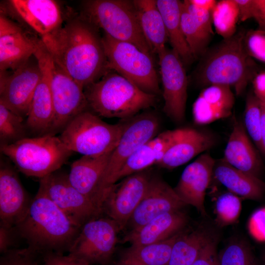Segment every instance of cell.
Instances as JSON below:
<instances>
[{"label": "cell", "mask_w": 265, "mask_h": 265, "mask_svg": "<svg viewBox=\"0 0 265 265\" xmlns=\"http://www.w3.org/2000/svg\"><path fill=\"white\" fill-rule=\"evenodd\" d=\"M98 30L78 16L41 39L56 64L84 88L109 71Z\"/></svg>", "instance_id": "obj_1"}, {"label": "cell", "mask_w": 265, "mask_h": 265, "mask_svg": "<svg viewBox=\"0 0 265 265\" xmlns=\"http://www.w3.org/2000/svg\"><path fill=\"white\" fill-rule=\"evenodd\" d=\"M80 228L39 187L25 215L14 229L28 247L46 254L68 251Z\"/></svg>", "instance_id": "obj_2"}, {"label": "cell", "mask_w": 265, "mask_h": 265, "mask_svg": "<svg viewBox=\"0 0 265 265\" xmlns=\"http://www.w3.org/2000/svg\"><path fill=\"white\" fill-rule=\"evenodd\" d=\"M84 92L91 111L107 118H131L157 101V96L143 91L111 70L86 86Z\"/></svg>", "instance_id": "obj_3"}, {"label": "cell", "mask_w": 265, "mask_h": 265, "mask_svg": "<svg viewBox=\"0 0 265 265\" xmlns=\"http://www.w3.org/2000/svg\"><path fill=\"white\" fill-rule=\"evenodd\" d=\"M244 36L239 32L224 39L206 55L197 73L202 84L233 87L237 95L244 92L252 72L250 57L244 46Z\"/></svg>", "instance_id": "obj_4"}, {"label": "cell", "mask_w": 265, "mask_h": 265, "mask_svg": "<svg viewBox=\"0 0 265 265\" xmlns=\"http://www.w3.org/2000/svg\"><path fill=\"white\" fill-rule=\"evenodd\" d=\"M79 16L113 38L132 43L152 56L132 0H85Z\"/></svg>", "instance_id": "obj_5"}, {"label": "cell", "mask_w": 265, "mask_h": 265, "mask_svg": "<svg viewBox=\"0 0 265 265\" xmlns=\"http://www.w3.org/2000/svg\"><path fill=\"white\" fill-rule=\"evenodd\" d=\"M0 151L24 175L40 179L59 170L73 153L59 136L51 134L0 146Z\"/></svg>", "instance_id": "obj_6"}, {"label": "cell", "mask_w": 265, "mask_h": 265, "mask_svg": "<svg viewBox=\"0 0 265 265\" xmlns=\"http://www.w3.org/2000/svg\"><path fill=\"white\" fill-rule=\"evenodd\" d=\"M129 119L115 124H109L87 110L72 120L58 136L73 153L100 156L114 150Z\"/></svg>", "instance_id": "obj_7"}, {"label": "cell", "mask_w": 265, "mask_h": 265, "mask_svg": "<svg viewBox=\"0 0 265 265\" xmlns=\"http://www.w3.org/2000/svg\"><path fill=\"white\" fill-rule=\"evenodd\" d=\"M102 40L109 71L117 72L147 93L156 96L160 93L152 55L105 33Z\"/></svg>", "instance_id": "obj_8"}, {"label": "cell", "mask_w": 265, "mask_h": 265, "mask_svg": "<svg viewBox=\"0 0 265 265\" xmlns=\"http://www.w3.org/2000/svg\"><path fill=\"white\" fill-rule=\"evenodd\" d=\"M50 78L54 118L49 134L62 132L80 113L89 110L84 88L65 73L51 57L44 46Z\"/></svg>", "instance_id": "obj_9"}, {"label": "cell", "mask_w": 265, "mask_h": 265, "mask_svg": "<svg viewBox=\"0 0 265 265\" xmlns=\"http://www.w3.org/2000/svg\"><path fill=\"white\" fill-rule=\"evenodd\" d=\"M159 121L156 114L143 113L129 119L115 148L111 154L100 187L101 202L110 187L116 183L117 176L129 157L156 135Z\"/></svg>", "instance_id": "obj_10"}, {"label": "cell", "mask_w": 265, "mask_h": 265, "mask_svg": "<svg viewBox=\"0 0 265 265\" xmlns=\"http://www.w3.org/2000/svg\"><path fill=\"white\" fill-rule=\"evenodd\" d=\"M120 231L118 224L108 217L90 219L81 227L69 254L91 265H106L115 251Z\"/></svg>", "instance_id": "obj_11"}, {"label": "cell", "mask_w": 265, "mask_h": 265, "mask_svg": "<svg viewBox=\"0 0 265 265\" xmlns=\"http://www.w3.org/2000/svg\"><path fill=\"white\" fill-rule=\"evenodd\" d=\"M39 187L79 227L103 213L94 202L71 185L68 174L59 170L40 179Z\"/></svg>", "instance_id": "obj_12"}, {"label": "cell", "mask_w": 265, "mask_h": 265, "mask_svg": "<svg viewBox=\"0 0 265 265\" xmlns=\"http://www.w3.org/2000/svg\"><path fill=\"white\" fill-rule=\"evenodd\" d=\"M0 73V104L24 118L26 117L41 78L37 59L34 55L15 70Z\"/></svg>", "instance_id": "obj_13"}, {"label": "cell", "mask_w": 265, "mask_h": 265, "mask_svg": "<svg viewBox=\"0 0 265 265\" xmlns=\"http://www.w3.org/2000/svg\"><path fill=\"white\" fill-rule=\"evenodd\" d=\"M164 100L163 111L176 123L185 117L188 80L185 65L172 49L165 48L158 54Z\"/></svg>", "instance_id": "obj_14"}, {"label": "cell", "mask_w": 265, "mask_h": 265, "mask_svg": "<svg viewBox=\"0 0 265 265\" xmlns=\"http://www.w3.org/2000/svg\"><path fill=\"white\" fill-rule=\"evenodd\" d=\"M151 176L141 171L115 183L106 194L102 211L113 220L120 230L127 226L131 217L143 198Z\"/></svg>", "instance_id": "obj_15"}, {"label": "cell", "mask_w": 265, "mask_h": 265, "mask_svg": "<svg viewBox=\"0 0 265 265\" xmlns=\"http://www.w3.org/2000/svg\"><path fill=\"white\" fill-rule=\"evenodd\" d=\"M4 10L20 25L43 39L58 30L63 24L62 12L54 0H9Z\"/></svg>", "instance_id": "obj_16"}, {"label": "cell", "mask_w": 265, "mask_h": 265, "mask_svg": "<svg viewBox=\"0 0 265 265\" xmlns=\"http://www.w3.org/2000/svg\"><path fill=\"white\" fill-rule=\"evenodd\" d=\"M41 39L3 13L0 15V72L13 71L29 60Z\"/></svg>", "instance_id": "obj_17"}, {"label": "cell", "mask_w": 265, "mask_h": 265, "mask_svg": "<svg viewBox=\"0 0 265 265\" xmlns=\"http://www.w3.org/2000/svg\"><path fill=\"white\" fill-rule=\"evenodd\" d=\"M186 205L166 182L159 176L151 177L146 193L127 226L130 231L138 229L160 215L181 211Z\"/></svg>", "instance_id": "obj_18"}, {"label": "cell", "mask_w": 265, "mask_h": 265, "mask_svg": "<svg viewBox=\"0 0 265 265\" xmlns=\"http://www.w3.org/2000/svg\"><path fill=\"white\" fill-rule=\"evenodd\" d=\"M215 160L208 153L202 154L183 170L173 188L180 199L203 215H206L205 198L210 184Z\"/></svg>", "instance_id": "obj_19"}, {"label": "cell", "mask_w": 265, "mask_h": 265, "mask_svg": "<svg viewBox=\"0 0 265 265\" xmlns=\"http://www.w3.org/2000/svg\"><path fill=\"white\" fill-rule=\"evenodd\" d=\"M34 55L41 68V78L35 90L25 124L27 130L43 135L50 133L54 110L44 46L41 40Z\"/></svg>", "instance_id": "obj_20"}, {"label": "cell", "mask_w": 265, "mask_h": 265, "mask_svg": "<svg viewBox=\"0 0 265 265\" xmlns=\"http://www.w3.org/2000/svg\"><path fill=\"white\" fill-rule=\"evenodd\" d=\"M31 200L16 172L9 165L1 162L0 224L14 228L25 215Z\"/></svg>", "instance_id": "obj_21"}, {"label": "cell", "mask_w": 265, "mask_h": 265, "mask_svg": "<svg viewBox=\"0 0 265 265\" xmlns=\"http://www.w3.org/2000/svg\"><path fill=\"white\" fill-rule=\"evenodd\" d=\"M112 152L97 157L82 156L72 163L68 174L71 185L102 211L101 185Z\"/></svg>", "instance_id": "obj_22"}, {"label": "cell", "mask_w": 265, "mask_h": 265, "mask_svg": "<svg viewBox=\"0 0 265 265\" xmlns=\"http://www.w3.org/2000/svg\"><path fill=\"white\" fill-rule=\"evenodd\" d=\"M231 88L221 85L207 86L192 106L193 121L198 125L210 124L230 116L235 104Z\"/></svg>", "instance_id": "obj_23"}, {"label": "cell", "mask_w": 265, "mask_h": 265, "mask_svg": "<svg viewBox=\"0 0 265 265\" xmlns=\"http://www.w3.org/2000/svg\"><path fill=\"white\" fill-rule=\"evenodd\" d=\"M223 159L232 166L260 179L262 163L243 124L234 121Z\"/></svg>", "instance_id": "obj_24"}, {"label": "cell", "mask_w": 265, "mask_h": 265, "mask_svg": "<svg viewBox=\"0 0 265 265\" xmlns=\"http://www.w3.org/2000/svg\"><path fill=\"white\" fill-rule=\"evenodd\" d=\"M187 222V215L182 210L164 213L139 228L130 231L122 242L134 246L160 242L183 231Z\"/></svg>", "instance_id": "obj_25"}, {"label": "cell", "mask_w": 265, "mask_h": 265, "mask_svg": "<svg viewBox=\"0 0 265 265\" xmlns=\"http://www.w3.org/2000/svg\"><path fill=\"white\" fill-rule=\"evenodd\" d=\"M214 139L210 133L192 128H181L180 132L158 164L173 169L190 161L211 148Z\"/></svg>", "instance_id": "obj_26"}, {"label": "cell", "mask_w": 265, "mask_h": 265, "mask_svg": "<svg viewBox=\"0 0 265 265\" xmlns=\"http://www.w3.org/2000/svg\"><path fill=\"white\" fill-rule=\"evenodd\" d=\"M181 25L194 58L203 54L213 34L211 12L198 8L189 0H184L182 5Z\"/></svg>", "instance_id": "obj_27"}, {"label": "cell", "mask_w": 265, "mask_h": 265, "mask_svg": "<svg viewBox=\"0 0 265 265\" xmlns=\"http://www.w3.org/2000/svg\"><path fill=\"white\" fill-rule=\"evenodd\" d=\"M213 175L229 191L239 197L259 201L265 193V184L261 179L230 165L223 159L215 161Z\"/></svg>", "instance_id": "obj_28"}, {"label": "cell", "mask_w": 265, "mask_h": 265, "mask_svg": "<svg viewBox=\"0 0 265 265\" xmlns=\"http://www.w3.org/2000/svg\"><path fill=\"white\" fill-rule=\"evenodd\" d=\"M137 17L143 34L153 53L166 48L168 35L155 0H134Z\"/></svg>", "instance_id": "obj_29"}, {"label": "cell", "mask_w": 265, "mask_h": 265, "mask_svg": "<svg viewBox=\"0 0 265 265\" xmlns=\"http://www.w3.org/2000/svg\"><path fill=\"white\" fill-rule=\"evenodd\" d=\"M166 27L168 41L184 65L194 58L184 36L181 25L182 1L178 0H157Z\"/></svg>", "instance_id": "obj_30"}, {"label": "cell", "mask_w": 265, "mask_h": 265, "mask_svg": "<svg viewBox=\"0 0 265 265\" xmlns=\"http://www.w3.org/2000/svg\"><path fill=\"white\" fill-rule=\"evenodd\" d=\"M183 232L160 242L131 245L122 252L120 261L129 265H167L173 246Z\"/></svg>", "instance_id": "obj_31"}, {"label": "cell", "mask_w": 265, "mask_h": 265, "mask_svg": "<svg viewBox=\"0 0 265 265\" xmlns=\"http://www.w3.org/2000/svg\"><path fill=\"white\" fill-rule=\"evenodd\" d=\"M210 238L201 231H183L173 246L167 265H193Z\"/></svg>", "instance_id": "obj_32"}, {"label": "cell", "mask_w": 265, "mask_h": 265, "mask_svg": "<svg viewBox=\"0 0 265 265\" xmlns=\"http://www.w3.org/2000/svg\"><path fill=\"white\" fill-rule=\"evenodd\" d=\"M212 20L216 32L224 39L236 34L239 11L236 0L217 1L211 12Z\"/></svg>", "instance_id": "obj_33"}, {"label": "cell", "mask_w": 265, "mask_h": 265, "mask_svg": "<svg viewBox=\"0 0 265 265\" xmlns=\"http://www.w3.org/2000/svg\"><path fill=\"white\" fill-rule=\"evenodd\" d=\"M24 118L0 104V146L9 145L26 137Z\"/></svg>", "instance_id": "obj_34"}, {"label": "cell", "mask_w": 265, "mask_h": 265, "mask_svg": "<svg viewBox=\"0 0 265 265\" xmlns=\"http://www.w3.org/2000/svg\"><path fill=\"white\" fill-rule=\"evenodd\" d=\"M154 138L141 146L129 157L118 174L116 183L156 164Z\"/></svg>", "instance_id": "obj_35"}, {"label": "cell", "mask_w": 265, "mask_h": 265, "mask_svg": "<svg viewBox=\"0 0 265 265\" xmlns=\"http://www.w3.org/2000/svg\"><path fill=\"white\" fill-rule=\"evenodd\" d=\"M261 114L260 100L254 93H250L246 100L243 125L249 137L262 152Z\"/></svg>", "instance_id": "obj_36"}, {"label": "cell", "mask_w": 265, "mask_h": 265, "mask_svg": "<svg viewBox=\"0 0 265 265\" xmlns=\"http://www.w3.org/2000/svg\"><path fill=\"white\" fill-rule=\"evenodd\" d=\"M218 265H257L249 246L241 241L229 243L218 254Z\"/></svg>", "instance_id": "obj_37"}, {"label": "cell", "mask_w": 265, "mask_h": 265, "mask_svg": "<svg viewBox=\"0 0 265 265\" xmlns=\"http://www.w3.org/2000/svg\"><path fill=\"white\" fill-rule=\"evenodd\" d=\"M241 209L240 197L228 192L220 195L215 204L216 221L224 226L235 223Z\"/></svg>", "instance_id": "obj_38"}, {"label": "cell", "mask_w": 265, "mask_h": 265, "mask_svg": "<svg viewBox=\"0 0 265 265\" xmlns=\"http://www.w3.org/2000/svg\"><path fill=\"white\" fill-rule=\"evenodd\" d=\"M243 43L249 57L265 63V31L250 30L244 34Z\"/></svg>", "instance_id": "obj_39"}, {"label": "cell", "mask_w": 265, "mask_h": 265, "mask_svg": "<svg viewBox=\"0 0 265 265\" xmlns=\"http://www.w3.org/2000/svg\"><path fill=\"white\" fill-rule=\"evenodd\" d=\"M37 253L31 247L10 249L2 254L0 265H37Z\"/></svg>", "instance_id": "obj_40"}, {"label": "cell", "mask_w": 265, "mask_h": 265, "mask_svg": "<svg viewBox=\"0 0 265 265\" xmlns=\"http://www.w3.org/2000/svg\"><path fill=\"white\" fill-rule=\"evenodd\" d=\"M180 129L167 130L156 135L154 138L156 164H158L180 132Z\"/></svg>", "instance_id": "obj_41"}, {"label": "cell", "mask_w": 265, "mask_h": 265, "mask_svg": "<svg viewBox=\"0 0 265 265\" xmlns=\"http://www.w3.org/2000/svg\"><path fill=\"white\" fill-rule=\"evenodd\" d=\"M251 236L259 242H265V207L258 209L251 215L247 223Z\"/></svg>", "instance_id": "obj_42"}, {"label": "cell", "mask_w": 265, "mask_h": 265, "mask_svg": "<svg viewBox=\"0 0 265 265\" xmlns=\"http://www.w3.org/2000/svg\"><path fill=\"white\" fill-rule=\"evenodd\" d=\"M44 265H91L87 262L68 254L48 253L44 254Z\"/></svg>", "instance_id": "obj_43"}, {"label": "cell", "mask_w": 265, "mask_h": 265, "mask_svg": "<svg viewBox=\"0 0 265 265\" xmlns=\"http://www.w3.org/2000/svg\"><path fill=\"white\" fill-rule=\"evenodd\" d=\"M193 265H218L215 242L211 238L203 247Z\"/></svg>", "instance_id": "obj_44"}, {"label": "cell", "mask_w": 265, "mask_h": 265, "mask_svg": "<svg viewBox=\"0 0 265 265\" xmlns=\"http://www.w3.org/2000/svg\"><path fill=\"white\" fill-rule=\"evenodd\" d=\"M246 17L247 20L254 18L259 29L265 31V0H250Z\"/></svg>", "instance_id": "obj_45"}, {"label": "cell", "mask_w": 265, "mask_h": 265, "mask_svg": "<svg viewBox=\"0 0 265 265\" xmlns=\"http://www.w3.org/2000/svg\"><path fill=\"white\" fill-rule=\"evenodd\" d=\"M15 230L13 227L0 224V252L3 254L9 250L13 244Z\"/></svg>", "instance_id": "obj_46"}, {"label": "cell", "mask_w": 265, "mask_h": 265, "mask_svg": "<svg viewBox=\"0 0 265 265\" xmlns=\"http://www.w3.org/2000/svg\"><path fill=\"white\" fill-rule=\"evenodd\" d=\"M253 93L261 101H265V71L257 74L253 80Z\"/></svg>", "instance_id": "obj_47"}, {"label": "cell", "mask_w": 265, "mask_h": 265, "mask_svg": "<svg viewBox=\"0 0 265 265\" xmlns=\"http://www.w3.org/2000/svg\"><path fill=\"white\" fill-rule=\"evenodd\" d=\"M189 1L198 8L211 12L217 2V1L214 0H189Z\"/></svg>", "instance_id": "obj_48"}, {"label": "cell", "mask_w": 265, "mask_h": 265, "mask_svg": "<svg viewBox=\"0 0 265 265\" xmlns=\"http://www.w3.org/2000/svg\"><path fill=\"white\" fill-rule=\"evenodd\" d=\"M261 129H262V152L265 154V101H261Z\"/></svg>", "instance_id": "obj_49"}, {"label": "cell", "mask_w": 265, "mask_h": 265, "mask_svg": "<svg viewBox=\"0 0 265 265\" xmlns=\"http://www.w3.org/2000/svg\"><path fill=\"white\" fill-rule=\"evenodd\" d=\"M115 265H129L126 264L119 261L118 263H116Z\"/></svg>", "instance_id": "obj_50"}, {"label": "cell", "mask_w": 265, "mask_h": 265, "mask_svg": "<svg viewBox=\"0 0 265 265\" xmlns=\"http://www.w3.org/2000/svg\"><path fill=\"white\" fill-rule=\"evenodd\" d=\"M37 265H38V264Z\"/></svg>", "instance_id": "obj_51"}]
</instances>
